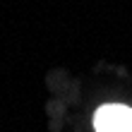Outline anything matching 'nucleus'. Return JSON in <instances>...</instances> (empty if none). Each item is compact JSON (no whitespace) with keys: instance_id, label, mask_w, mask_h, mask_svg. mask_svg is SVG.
<instances>
[{"instance_id":"nucleus-1","label":"nucleus","mask_w":132,"mask_h":132,"mask_svg":"<svg viewBox=\"0 0 132 132\" xmlns=\"http://www.w3.org/2000/svg\"><path fill=\"white\" fill-rule=\"evenodd\" d=\"M96 132H132V108L122 103H103L94 113Z\"/></svg>"}]
</instances>
